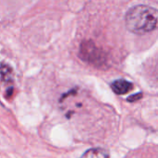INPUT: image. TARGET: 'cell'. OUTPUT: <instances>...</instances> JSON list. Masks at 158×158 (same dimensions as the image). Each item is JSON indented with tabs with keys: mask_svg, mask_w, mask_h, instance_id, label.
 I'll return each mask as SVG.
<instances>
[{
	"mask_svg": "<svg viewBox=\"0 0 158 158\" xmlns=\"http://www.w3.org/2000/svg\"><path fill=\"white\" fill-rule=\"evenodd\" d=\"M125 24L132 33H149L158 28V9L146 5L135 6L126 13Z\"/></svg>",
	"mask_w": 158,
	"mask_h": 158,
	"instance_id": "cell-1",
	"label": "cell"
},
{
	"mask_svg": "<svg viewBox=\"0 0 158 158\" xmlns=\"http://www.w3.org/2000/svg\"><path fill=\"white\" fill-rule=\"evenodd\" d=\"M79 56L83 61L96 67L104 65L106 61L105 53L90 40L82 42L79 49Z\"/></svg>",
	"mask_w": 158,
	"mask_h": 158,
	"instance_id": "cell-2",
	"label": "cell"
},
{
	"mask_svg": "<svg viewBox=\"0 0 158 158\" xmlns=\"http://www.w3.org/2000/svg\"><path fill=\"white\" fill-rule=\"evenodd\" d=\"M111 88L115 94L118 95H123V94H128L133 89V84L129 81L119 79V80L114 81L111 83Z\"/></svg>",
	"mask_w": 158,
	"mask_h": 158,
	"instance_id": "cell-3",
	"label": "cell"
},
{
	"mask_svg": "<svg viewBox=\"0 0 158 158\" xmlns=\"http://www.w3.org/2000/svg\"><path fill=\"white\" fill-rule=\"evenodd\" d=\"M109 152L103 148H90L87 150L80 158H109Z\"/></svg>",
	"mask_w": 158,
	"mask_h": 158,
	"instance_id": "cell-4",
	"label": "cell"
},
{
	"mask_svg": "<svg viewBox=\"0 0 158 158\" xmlns=\"http://www.w3.org/2000/svg\"><path fill=\"white\" fill-rule=\"evenodd\" d=\"M0 80L5 82L12 81V69L5 63H0Z\"/></svg>",
	"mask_w": 158,
	"mask_h": 158,
	"instance_id": "cell-5",
	"label": "cell"
},
{
	"mask_svg": "<svg viewBox=\"0 0 158 158\" xmlns=\"http://www.w3.org/2000/svg\"><path fill=\"white\" fill-rule=\"evenodd\" d=\"M142 97V94H133V95H131V96H129L127 100H128V102H131V103H133V102H136V101H138L139 99H141Z\"/></svg>",
	"mask_w": 158,
	"mask_h": 158,
	"instance_id": "cell-6",
	"label": "cell"
},
{
	"mask_svg": "<svg viewBox=\"0 0 158 158\" xmlns=\"http://www.w3.org/2000/svg\"><path fill=\"white\" fill-rule=\"evenodd\" d=\"M156 77H157V79H158V65H157V68H156Z\"/></svg>",
	"mask_w": 158,
	"mask_h": 158,
	"instance_id": "cell-7",
	"label": "cell"
}]
</instances>
